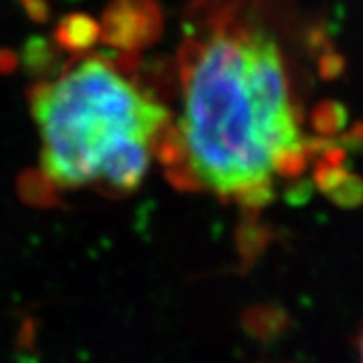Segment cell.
I'll return each mask as SVG.
<instances>
[{"mask_svg": "<svg viewBox=\"0 0 363 363\" xmlns=\"http://www.w3.org/2000/svg\"><path fill=\"white\" fill-rule=\"evenodd\" d=\"M272 18L262 0H198L157 154L178 188L259 208L307 164L297 77Z\"/></svg>", "mask_w": 363, "mask_h": 363, "instance_id": "6da1fadb", "label": "cell"}, {"mask_svg": "<svg viewBox=\"0 0 363 363\" xmlns=\"http://www.w3.org/2000/svg\"><path fill=\"white\" fill-rule=\"evenodd\" d=\"M359 351H362V362H363V333H362V339H359Z\"/></svg>", "mask_w": 363, "mask_h": 363, "instance_id": "5b68a950", "label": "cell"}, {"mask_svg": "<svg viewBox=\"0 0 363 363\" xmlns=\"http://www.w3.org/2000/svg\"><path fill=\"white\" fill-rule=\"evenodd\" d=\"M39 130L37 178L47 192L123 196L157 162L172 111L130 71L87 57L30 91Z\"/></svg>", "mask_w": 363, "mask_h": 363, "instance_id": "7a4b0ae2", "label": "cell"}, {"mask_svg": "<svg viewBox=\"0 0 363 363\" xmlns=\"http://www.w3.org/2000/svg\"><path fill=\"white\" fill-rule=\"evenodd\" d=\"M99 39V23L87 14H71L57 26V40L69 51L89 49Z\"/></svg>", "mask_w": 363, "mask_h": 363, "instance_id": "277c9868", "label": "cell"}, {"mask_svg": "<svg viewBox=\"0 0 363 363\" xmlns=\"http://www.w3.org/2000/svg\"><path fill=\"white\" fill-rule=\"evenodd\" d=\"M162 30L156 0H116L104 14L99 39L119 51H135L154 43Z\"/></svg>", "mask_w": 363, "mask_h": 363, "instance_id": "3957f363", "label": "cell"}]
</instances>
